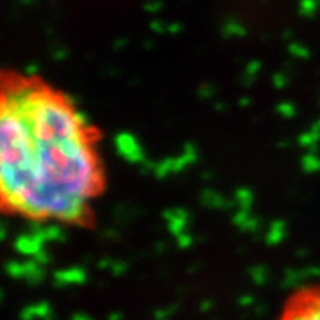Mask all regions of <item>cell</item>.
<instances>
[{
    "label": "cell",
    "instance_id": "obj_1",
    "mask_svg": "<svg viewBox=\"0 0 320 320\" xmlns=\"http://www.w3.org/2000/svg\"><path fill=\"white\" fill-rule=\"evenodd\" d=\"M107 189L100 126L46 77L0 68V217L91 230Z\"/></svg>",
    "mask_w": 320,
    "mask_h": 320
},
{
    "label": "cell",
    "instance_id": "obj_2",
    "mask_svg": "<svg viewBox=\"0 0 320 320\" xmlns=\"http://www.w3.org/2000/svg\"><path fill=\"white\" fill-rule=\"evenodd\" d=\"M276 320H320V281L303 285L288 294Z\"/></svg>",
    "mask_w": 320,
    "mask_h": 320
}]
</instances>
